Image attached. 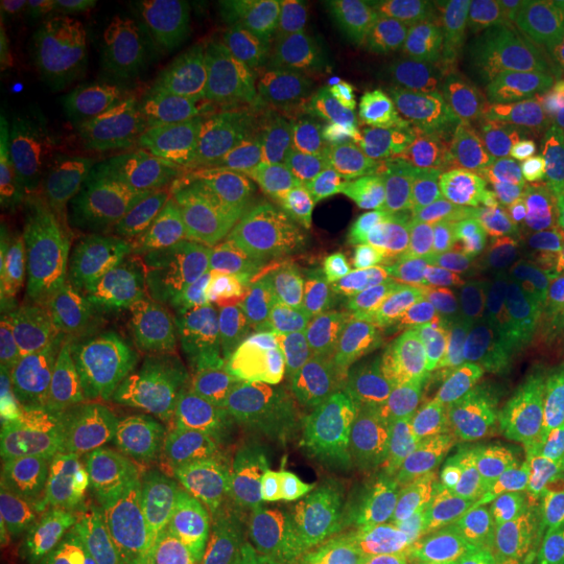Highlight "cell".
Here are the masks:
<instances>
[{"label":"cell","mask_w":564,"mask_h":564,"mask_svg":"<svg viewBox=\"0 0 564 564\" xmlns=\"http://www.w3.org/2000/svg\"><path fill=\"white\" fill-rule=\"evenodd\" d=\"M238 413L230 394L158 384H141L126 408L100 484L154 564H175L171 512L199 481Z\"/></svg>","instance_id":"7"},{"label":"cell","mask_w":564,"mask_h":564,"mask_svg":"<svg viewBox=\"0 0 564 564\" xmlns=\"http://www.w3.org/2000/svg\"><path fill=\"white\" fill-rule=\"evenodd\" d=\"M3 564H13V562H11V560H6V562H3Z\"/></svg>","instance_id":"28"},{"label":"cell","mask_w":564,"mask_h":564,"mask_svg":"<svg viewBox=\"0 0 564 564\" xmlns=\"http://www.w3.org/2000/svg\"><path fill=\"white\" fill-rule=\"evenodd\" d=\"M371 137V97L358 68L319 42H282L257 87L259 173L299 199H324L361 171Z\"/></svg>","instance_id":"5"},{"label":"cell","mask_w":564,"mask_h":564,"mask_svg":"<svg viewBox=\"0 0 564 564\" xmlns=\"http://www.w3.org/2000/svg\"><path fill=\"white\" fill-rule=\"evenodd\" d=\"M243 11L238 0H141V26L167 34H194L220 30Z\"/></svg>","instance_id":"21"},{"label":"cell","mask_w":564,"mask_h":564,"mask_svg":"<svg viewBox=\"0 0 564 564\" xmlns=\"http://www.w3.org/2000/svg\"><path fill=\"white\" fill-rule=\"evenodd\" d=\"M507 303L510 293L497 291L460 306L369 319L350 340L345 364L470 426L489 394Z\"/></svg>","instance_id":"9"},{"label":"cell","mask_w":564,"mask_h":564,"mask_svg":"<svg viewBox=\"0 0 564 564\" xmlns=\"http://www.w3.org/2000/svg\"><path fill=\"white\" fill-rule=\"evenodd\" d=\"M68 3L63 0H6L0 6L3 37L34 42L66 24Z\"/></svg>","instance_id":"24"},{"label":"cell","mask_w":564,"mask_h":564,"mask_svg":"<svg viewBox=\"0 0 564 564\" xmlns=\"http://www.w3.org/2000/svg\"><path fill=\"white\" fill-rule=\"evenodd\" d=\"M549 19H552V37L564 55V3H549Z\"/></svg>","instance_id":"26"},{"label":"cell","mask_w":564,"mask_h":564,"mask_svg":"<svg viewBox=\"0 0 564 564\" xmlns=\"http://www.w3.org/2000/svg\"><path fill=\"white\" fill-rule=\"evenodd\" d=\"M66 26L82 45H102L141 26V0H70Z\"/></svg>","instance_id":"22"},{"label":"cell","mask_w":564,"mask_h":564,"mask_svg":"<svg viewBox=\"0 0 564 564\" xmlns=\"http://www.w3.org/2000/svg\"><path fill=\"white\" fill-rule=\"evenodd\" d=\"M324 241L291 209L238 204L194 215L162 236L154 264L186 319L236 299Z\"/></svg>","instance_id":"12"},{"label":"cell","mask_w":564,"mask_h":564,"mask_svg":"<svg viewBox=\"0 0 564 564\" xmlns=\"http://www.w3.org/2000/svg\"><path fill=\"white\" fill-rule=\"evenodd\" d=\"M340 19L373 87L403 121L434 129L476 87V13L457 0H356Z\"/></svg>","instance_id":"10"},{"label":"cell","mask_w":564,"mask_h":564,"mask_svg":"<svg viewBox=\"0 0 564 564\" xmlns=\"http://www.w3.org/2000/svg\"><path fill=\"white\" fill-rule=\"evenodd\" d=\"M564 387V278L510 295L486 403L470 426L525 419Z\"/></svg>","instance_id":"15"},{"label":"cell","mask_w":564,"mask_h":564,"mask_svg":"<svg viewBox=\"0 0 564 564\" xmlns=\"http://www.w3.org/2000/svg\"><path fill=\"white\" fill-rule=\"evenodd\" d=\"M348 270L371 319L460 306L502 291L491 253L373 225L348 257Z\"/></svg>","instance_id":"13"},{"label":"cell","mask_w":564,"mask_h":564,"mask_svg":"<svg viewBox=\"0 0 564 564\" xmlns=\"http://www.w3.org/2000/svg\"><path fill=\"white\" fill-rule=\"evenodd\" d=\"M426 494V474L384 478L343 507L288 564H373Z\"/></svg>","instance_id":"17"},{"label":"cell","mask_w":564,"mask_h":564,"mask_svg":"<svg viewBox=\"0 0 564 564\" xmlns=\"http://www.w3.org/2000/svg\"><path fill=\"white\" fill-rule=\"evenodd\" d=\"M373 564H463L453 528L432 491L421 499L408 523Z\"/></svg>","instance_id":"20"},{"label":"cell","mask_w":564,"mask_h":564,"mask_svg":"<svg viewBox=\"0 0 564 564\" xmlns=\"http://www.w3.org/2000/svg\"><path fill=\"white\" fill-rule=\"evenodd\" d=\"M377 484L329 474L238 413L175 507L173 562L288 564Z\"/></svg>","instance_id":"2"},{"label":"cell","mask_w":564,"mask_h":564,"mask_svg":"<svg viewBox=\"0 0 564 564\" xmlns=\"http://www.w3.org/2000/svg\"><path fill=\"white\" fill-rule=\"evenodd\" d=\"M79 141L112 207L137 228L165 220L217 167V84L207 58L171 37L131 40L79 97Z\"/></svg>","instance_id":"1"},{"label":"cell","mask_w":564,"mask_h":564,"mask_svg":"<svg viewBox=\"0 0 564 564\" xmlns=\"http://www.w3.org/2000/svg\"><path fill=\"white\" fill-rule=\"evenodd\" d=\"M423 474L463 564H564V507L505 455L447 442Z\"/></svg>","instance_id":"11"},{"label":"cell","mask_w":564,"mask_h":564,"mask_svg":"<svg viewBox=\"0 0 564 564\" xmlns=\"http://www.w3.org/2000/svg\"><path fill=\"white\" fill-rule=\"evenodd\" d=\"M24 382L63 491L100 484L141 387V350L116 308L91 288H42L24 316Z\"/></svg>","instance_id":"3"},{"label":"cell","mask_w":564,"mask_h":564,"mask_svg":"<svg viewBox=\"0 0 564 564\" xmlns=\"http://www.w3.org/2000/svg\"><path fill=\"white\" fill-rule=\"evenodd\" d=\"M449 444L505 455L564 507V421L520 419L463 426Z\"/></svg>","instance_id":"19"},{"label":"cell","mask_w":564,"mask_h":564,"mask_svg":"<svg viewBox=\"0 0 564 564\" xmlns=\"http://www.w3.org/2000/svg\"><path fill=\"white\" fill-rule=\"evenodd\" d=\"M369 319L348 257L335 241H324L270 280L188 322L212 371L274 379L345 364L350 340Z\"/></svg>","instance_id":"4"},{"label":"cell","mask_w":564,"mask_h":564,"mask_svg":"<svg viewBox=\"0 0 564 564\" xmlns=\"http://www.w3.org/2000/svg\"><path fill=\"white\" fill-rule=\"evenodd\" d=\"M241 415L319 468L352 481H382L426 468L463 429L449 415L350 369L282 390Z\"/></svg>","instance_id":"6"},{"label":"cell","mask_w":564,"mask_h":564,"mask_svg":"<svg viewBox=\"0 0 564 564\" xmlns=\"http://www.w3.org/2000/svg\"><path fill=\"white\" fill-rule=\"evenodd\" d=\"M554 105H556V108H560V112H562V116H564V76H562L560 87H556V97H554Z\"/></svg>","instance_id":"27"},{"label":"cell","mask_w":564,"mask_h":564,"mask_svg":"<svg viewBox=\"0 0 564 564\" xmlns=\"http://www.w3.org/2000/svg\"><path fill=\"white\" fill-rule=\"evenodd\" d=\"M61 564H154L102 484L66 494Z\"/></svg>","instance_id":"18"},{"label":"cell","mask_w":564,"mask_h":564,"mask_svg":"<svg viewBox=\"0 0 564 564\" xmlns=\"http://www.w3.org/2000/svg\"><path fill=\"white\" fill-rule=\"evenodd\" d=\"M32 144L26 137L24 110H21V97L9 68V53H3V74H0V165L3 175L11 178L30 167Z\"/></svg>","instance_id":"23"},{"label":"cell","mask_w":564,"mask_h":564,"mask_svg":"<svg viewBox=\"0 0 564 564\" xmlns=\"http://www.w3.org/2000/svg\"><path fill=\"white\" fill-rule=\"evenodd\" d=\"M66 491L45 453L24 382V314L9 288L0 295V510L34 528L58 512Z\"/></svg>","instance_id":"14"},{"label":"cell","mask_w":564,"mask_h":564,"mask_svg":"<svg viewBox=\"0 0 564 564\" xmlns=\"http://www.w3.org/2000/svg\"><path fill=\"white\" fill-rule=\"evenodd\" d=\"M525 419H549V421H564V387L552 398L544 400L541 405H535ZM520 421V419H518Z\"/></svg>","instance_id":"25"},{"label":"cell","mask_w":564,"mask_h":564,"mask_svg":"<svg viewBox=\"0 0 564 564\" xmlns=\"http://www.w3.org/2000/svg\"><path fill=\"white\" fill-rule=\"evenodd\" d=\"M518 199L512 112L491 108L405 173L371 225L434 236L497 257L514 249Z\"/></svg>","instance_id":"8"},{"label":"cell","mask_w":564,"mask_h":564,"mask_svg":"<svg viewBox=\"0 0 564 564\" xmlns=\"http://www.w3.org/2000/svg\"><path fill=\"white\" fill-rule=\"evenodd\" d=\"M520 199L514 251L564 264V116L554 102L512 110Z\"/></svg>","instance_id":"16"}]
</instances>
